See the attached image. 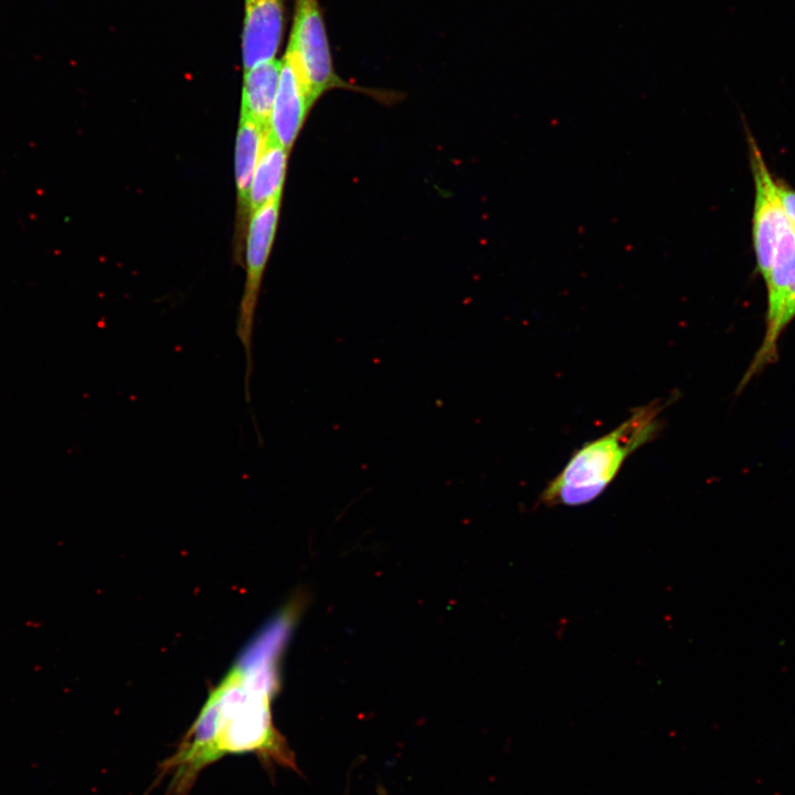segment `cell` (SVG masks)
Segmentation results:
<instances>
[{"label":"cell","instance_id":"obj_1","mask_svg":"<svg viewBox=\"0 0 795 795\" xmlns=\"http://www.w3.org/2000/svg\"><path fill=\"white\" fill-rule=\"evenodd\" d=\"M275 656L237 665L209 696L172 755L159 766L170 776L166 795H188L199 774L227 754H255L265 764L297 771L294 753L273 722Z\"/></svg>","mask_w":795,"mask_h":795},{"label":"cell","instance_id":"obj_2","mask_svg":"<svg viewBox=\"0 0 795 795\" xmlns=\"http://www.w3.org/2000/svg\"><path fill=\"white\" fill-rule=\"evenodd\" d=\"M661 399L634 409L630 415L607 434L585 443L540 496L545 506H581L596 499L614 480L622 466L661 430Z\"/></svg>","mask_w":795,"mask_h":795},{"label":"cell","instance_id":"obj_3","mask_svg":"<svg viewBox=\"0 0 795 795\" xmlns=\"http://www.w3.org/2000/svg\"><path fill=\"white\" fill-rule=\"evenodd\" d=\"M285 53L294 64L312 105L329 89L352 88L335 71L318 0H295Z\"/></svg>","mask_w":795,"mask_h":795},{"label":"cell","instance_id":"obj_4","mask_svg":"<svg viewBox=\"0 0 795 795\" xmlns=\"http://www.w3.org/2000/svg\"><path fill=\"white\" fill-rule=\"evenodd\" d=\"M280 197L269 200L251 214L246 243V282L239 307L236 336L245 356L244 393L251 401V380L254 368L253 336L256 308L264 269L276 233Z\"/></svg>","mask_w":795,"mask_h":795},{"label":"cell","instance_id":"obj_5","mask_svg":"<svg viewBox=\"0 0 795 795\" xmlns=\"http://www.w3.org/2000/svg\"><path fill=\"white\" fill-rule=\"evenodd\" d=\"M750 165L754 182L752 215V243L756 268L764 278L775 252V246L787 218L775 190V178L750 130L746 128Z\"/></svg>","mask_w":795,"mask_h":795},{"label":"cell","instance_id":"obj_6","mask_svg":"<svg viewBox=\"0 0 795 795\" xmlns=\"http://www.w3.org/2000/svg\"><path fill=\"white\" fill-rule=\"evenodd\" d=\"M285 0H244L241 33L244 72L275 59L280 46Z\"/></svg>","mask_w":795,"mask_h":795},{"label":"cell","instance_id":"obj_7","mask_svg":"<svg viewBox=\"0 0 795 795\" xmlns=\"http://www.w3.org/2000/svg\"><path fill=\"white\" fill-rule=\"evenodd\" d=\"M311 106L295 66L285 53L269 119V135L287 151L290 150Z\"/></svg>","mask_w":795,"mask_h":795},{"label":"cell","instance_id":"obj_8","mask_svg":"<svg viewBox=\"0 0 795 795\" xmlns=\"http://www.w3.org/2000/svg\"><path fill=\"white\" fill-rule=\"evenodd\" d=\"M280 68L282 60L274 59L244 72L241 117L269 128Z\"/></svg>","mask_w":795,"mask_h":795},{"label":"cell","instance_id":"obj_9","mask_svg":"<svg viewBox=\"0 0 795 795\" xmlns=\"http://www.w3.org/2000/svg\"><path fill=\"white\" fill-rule=\"evenodd\" d=\"M288 152L271 135L258 159L248 194V212L262 208L269 200L280 197Z\"/></svg>","mask_w":795,"mask_h":795},{"label":"cell","instance_id":"obj_10","mask_svg":"<svg viewBox=\"0 0 795 795\" xmlns=\"http://www.w3.org/2000/svg\"><path fill=\"white\" fill-rule=\"evenodd\" d=\"M268 127L254 120L240 117L235 145V180L239 203L248 211V194L253 176L265 146Z\"/></svg>","mask_w":795,"mask_h":795},{"label":"cell","instance_id":"obj_11","mask_svg":"<svg viewBox=\"0 0 795 795\" xmlns=\"http://www.w3.org/2000/svg\"><path fill=\"white\" fill-rule=\"evenodd\" d=\"M775 190L787 221L795 231V189L783 179L775 178Z\"/></svg>","mask_w":795,"mask_h":795},{"label":"cell","instance_id":"obj_12","mask_svg":"<svg viewBox=\"0 0 795 795\" xmlns=\"http://www.w3.org/2000/svg\"><path fill=\"white\" fill-rule=\"evenodd\" d=\"M795 318V282L792 285L781 310L777 326L776 336L780 339L784 330L787 328L789 322Z\"/></svg>","mask_w":795,"mask_h":795}]
</instances>
